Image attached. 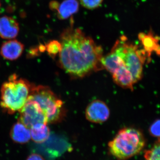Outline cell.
Listing matches in <instances>:
<instances>
[{
	"label": "cell",
	"instance_id": "ac0fdd59",
	"mask_svg": "<svg viewBox=\"0 0 160 160\" xmlns=\"http://www.w3.org/2000/svg\"><path fill=\"white\" fill-rule=\"evenodd\" d=\"M26 160H45L40 155L33 153L32 154L28 157Z\"/></svg>",
	"mask_w": 160,
	"mask_h": 160
},
{
	"label": "cell",
	"instance_id": "8fae6325",
	"mask_svg": "<svg viewBox=\"0 0 160 160\" xmlns=\"http://www.w3.org/2000/svg\"><path fill=\"white\" fill-rule=\"evenodd\" d=\"M79 4L78 0H64L59 3L56 12L60 20H66L71 17L78 11Z\"/></svg>",
	"mask_w": 160,
	"mask_h": 160
},
{
	"label": "cell",
	"instance_id": "e0dca14e",
	"mask_svg": "<svg viewBox=\"0 0 160 160\" xmlns=\"http://www.w3.org/2000/svg\"><path fill=\"white\" fill-rule=\"evenodd\" d=\"M149 131L152 136L160 137V119L155 121L150 126Z\"/></svg>",
	"mask_w": 160,
	"mask_h": 160
},
{
	"label": "cell",
	"instance_id": "ba28073f",
	"mask_svg": "<svg viewBox=\"0 0 160 160\" xmlns=\"http://www.w3.org/2000/svg\"><path fill=\"white\" fill-rule=\"evenodd\" d=\"M20 30L19 23L11 17L4 16L0 18V37L4 39H13Z\"/></svg>",
	"mask_w": 160,
	"mask_h": 160
},
{
	"label": "cell",
	"instance_id": "d6986e66",
	"mask_svg": "<svg viewBox=\"0 0 160 160\" xmlns=\"http://www.w3.org/2000/svg\"><path fill=\"white\" fill-rule=\"evenodd\" d=\"M59 5V3L57 2V1H52L49 3V8L51 10L56 11Z\"/></svg>",
	"mask_w": 160,
	"mask_h": 160
},
{
	"label": "cell",
	"instance_id": "2e32d148",
	"mask_svg": "<svg viewBox=\"0 0 160 160\" xmlns=\"http://www.w3.org/2000/svg\"><path fill=\"white\" fill-rule=\"evenodd\" d=\"M103 0H80V3L86 9H94L98 8L102 4Z\"/></svg>",
	"mask_w": 160,
	"mask_h": 160
},
{
	"label": "cell",
	"instance_id": "9a60e30c",
	"mask_svg": "<svg viewBox=\"0 0 160 160\" xmlns=\"http://www.w3.org/2000/svg\"><path fill=\"white\" fill-rule=\"evenodd\" d=\"M46 50L51 57L54 58L58 54H59L62 48L60 42L57 40H52L45 45Z\"/></svg>",
	"mask_w": 160,
	"mask_h": 160
},
{
	"label": "cell",
	"instance_id": "8992f818",
	"mask_svg": "<svg viewBox=\"0 0 160 160\" xmlns=\"http://www.w3.org/2000/svg\"><path fill=\"white\" fill-rule=\"evenodd\" d=\"M19 112L18 122L29 129L38 123L48 124L46 116L38 104L30 98Z\"/></svg>",
	"mask_w": 160,
	"mask_h": 160
},
{
	"label": "cell",
	"instance_id": "7a4b0ae2",
	"mask_svg": "<svg viewBox=\"0 0 160 160\" xmlns=\"http://www.w3.org/2000/svg\"><path fill=\"white\" fill-rule=\"evenodd\" d=\"M33 85L18 75H10L1 88L0 106L4 112L9 114L19 112L28 101Z\"/></svg>",
	"mask_w": 160,
	"mask_h": 160
},
{
	"label": "cell",
	"instance_id": "5b68a950",
	"mask_svg": "<svg viewBox=\"0 0 160 160\" xmlns=\"http://www.w3.org/2000/svg\"><path fill=\"white\" fill-rule=\"evenodd\" d=\"M29 98L38 104L48 123L59 122L65 117L64 103L48 86L33 85Z\"/></svg>",
	"mask_w": 160,
	"mask_h": 160
},
{
	"label": "cell",
	"instance_id": "7c38bea8",
	"mask_svg": "<svg viewBox=\"0 0 160 160\" xmlns=\"http://www.w3.org/2000/svg\"><path fill=\"white\" fill-rule=\"evenodd\" d=\"M10 136L16 142L21 144L28 142L31 138L30 129L18 121L12 127Z\"/></svg>",
	"mask_w": 160,
	"mask_h": 160
},
{
	"label": "cell",
	"instance_id": "9c48e42d",
	"mask_svg": "<svg viewBox=\"0 0 160 160\" xmlns=\"http://www.w3.org/2000/svg\"><path fill=\"white\" fill-rule=\"evenodd\" d=\"M24 45L17 40H10L2 44L0 49V54L5 59L14 61L22 54Z\"/></svg>",
	"mask_w": 160,
	"mask_h": 160
},
{
	"label": "cell",
	"instance_id": "52a82bcc",
	"mask_svg": "<svg viewBox=\"0 0 160 160\" xmlns=\"http://www.w3.org/2000/svg\"><path fill=\"white\" fill-rule=\"evenodd\" d=\"M109 115V107L101 100H94L89 104L86 109V118L92 122H104L108 119Z\"/></svg>",
	"mask_w": 160,
	"mask_h": 160
},
{
	"label": "cell",
	"instance_id": "4fadbf2b",
	"mask_svg": "<svg viewBox=\"0 0 160 160\" xmlns=\"http://www.w3.org/2000/svg\"><path fill=\"white\" fill-rule=\"evenodd\" d=\"M47 124L38 123L30 129L31 138L34 142L43 143L49 138L50 130Z\"/></svg>",
	"mask_w": 160,
	"mask_h": 160
},
{
	"label": "cell",
	"instance_id": "5bb4252c",
	"mask_svg": "<svg viewBox=\"0 0 160 160\" xmlns=\"http://www.w3.org/2000/svg\"><path fill=\"white\" fill-rule=\"evenodd\" d=\"M144 158L145 160H160V139L155 143L151 149L146 152Z\"/></svg>",
	"mask_w": 160,
	"mask_h": 160
},
{
	"label": "cell",
	"instance_id": "ffe728a7",
	"mask_svg": "<svg viewBox=\"0 0 160 160\" xmlns=\"http://www.w3.org/2000/svg\"><path fill=\"white\" fill-rule=\"evenodd\" d=\"M1 2H0V8H1Z\"/></svg>",
	"mask_w": 160,
	"mask_h": 160
},
{
	"label": "cell",
	"instance_id": "3957f363",
	"mask_svg": "<svg viewBox=\"0 0 160 160\" xmlns=\"http://www.w3.org/2000/svg\"><path fill=\"white\" fill-rule=\"evenodd\" d=\"M111 51L119 57L125 68L131 73L135 83L142 78L143 65L150 58L144 49H140L122 36L115 43Z\"/></svg>",
	"mask_w": 160,
	"mask_h": 160
},
{
	"label": "cell",
	"instance_id": "6da1fadb",
	"mask_svg": "<svg viewBox=\"0 0 160 160\" xmlns=\"http://www.w3.org/2000/svg\"><path fill=\"white\" fill-rule=\"evenodd\" d=\"M62 45L59 63L72 76L83 78L103 69V49L79 28H74L73 19L60 35Z\"/></svg>",
	"mask_w": 160,
	"mask_h": 160
},
{
	"label": "cell",
	"instance_id": "30bf717a",
	"mask_svg": "<svg viewBox=\"0 0 160 160\" xmlns=\"http://www.w3.org/2000/svg\"><path fill=\"white\" fill-rule=\"evenodd\" d=\"M138 38L142 43L143 49L150 57L152 52L160 56V38L155 35L152 32L147 33L140 32Z\"/></svg>",
	"mask_w": 160,
	"mask_h": 160
},
{
	"label": "cell",
	"instance_id": "277c9868",
	"mask_svg": "<svg viewBox=\"0 0 160 160\" xmlns=\"http://www.w3.org/2000/svg\"><path fill=\"white\" fill-rule=\"evenodd\" d=\"M145 145V138L141 132L134 128H125L121 129L109 143V149L116 158L126 160L139 153Z\"/></svg>",
	"mask_w": 160,
	"mask_h": 160
}]
</instances>
